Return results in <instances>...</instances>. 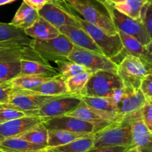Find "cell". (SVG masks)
<instances>
[{"label":"cell","mask_w":152,"mask_h":152,"mask_svg":"<svg viewBox=\"0 0 152 152\" xmlns=\"http://www.w3.org/2000/svg\"><path fill=\"white\" fill-rule=\"evenodd\" d=\"M34 61L49 64L28 45L14 40L0 43V82H9L19 75L21 61Z\"/></svg>","instance_id":"6da1fadb"},{"label":"cell","mask_w":152,"mask_h":152,"mask_svg":"<svg viewBox=\"0 0 152 152\" xmlns=\"http://www.w3.org/2000/svg\"><path fill=\"white\" fill-rule=\"evenodd\" d=\"M74 11L109 35L118 33L105 0H64Z\"/></svg>","instance_id":"7a4b0ae2"},{"label":"cell","mask_w":152,"mask_h":152,"mask_svg":"<svg viewBox=\"0 0 152 152\" xmlns=\"http://www.w3.org/2000/svg\"><path fill=\"white\" fill-rule=\"evenodd\" d=\"M139 113L114 121L102 129L94 133L92 148L133 146L131 134V121Z\"/></svg>","instance_id":"3957f363"},{"label":"cell","mask_w":152,"mask_h":152,"mask_svg":"<svg viewBox=\"0 0 152 152\" xmlns=\"http://www.w3.org/2000/svg\"><path fill=\"white\" fill-rule=\"evenodd\" d=\"M74 18L81 28L89 34L98 47L102 51V55L109 59H113L123 50V44L118 33L114 35H109L102 29L80 17L74 13Z\"/></svg>","instance_id":"277c9868"},{"label":"cell","mask_w":152,"mask_h":152,"mask_svg":"<svg viewBox=\"0 0 152 152\" xmlns=\"http://www.w3.org/2000/svg\"><path fill=\"white\" fill-rule=\"evenodd\" d=\"M30 46L46 61L68 60L74 45L63 34L49 40L32 39Z\"/></svg>","instance_id":"5b68a950"},{"label":"cell","mask_w":152,"mask_h":152,"mask_svg":"<svg viewBox=\"0 0 152 152\" xmlns=\"http://www.w3.org/2000/svg\"><path fill=\"white\" fill-rule=\"evenodd\" d=\"M122 87L123 82L117 73L99 70L92 73L86 83L83 96L111 98L115 89Z\"/></svg>","instance_id":"8992f818"},{"label":"cell","mask_w":152,"mask_h":152,"mask_svg":"<svg viewBox=\"0 0 152 152\" xmlns=\"http://www.w3.org/2000/svg\"><path fill=\"white\" fill-rule=\"evenodd\" d=\"M149 73H152L151 68L132 55H126L117 65V74L128 89H139L141 80Z\"/></svg>","instance_id":"52a82bcc"},{"label":"cell","mask_w":152,"mask_h":152,"mask_svg":"<svg viewBox=\"0 0 152 152\" xmlns=\"http://www.w3.org/2000/svg\"><path fill=\"white\" fill-rule=\"evenodd\" d=\"M106 4L117 31H121L124 34L134 37L146 47L152 46V37L144 28L141 20L132 19L119 11L111 4L107 2Z\"/></svg>","instance_id":"ba28073f"},{"label":"cell","mask_w":152,"mask_h":152,"mask_svg":"<svg viewBox=\"0 0 152 152\" xmlns=\"http://www.w3.org/2000/svg\"><path fill=\"white\" fill-rule=\"evenodd\" d=\"M68 60L84 66L91 72L104 70L117 73V65L105 55L74 46Z\"/></svg>","instance_id":"9c48e42d"},{"label":"cell","mask_w":152,"mask_h":152,"mask_svg":"<svg viewBox=\"0 0 152 152\" xmlns=\"http://www.w3.org/2000/svg\"><path fill=\"white\" fill-rule=\"evenodd\" d=\"M111 98L117 106L120 119L140 112L145 101V96L140 89H131L124 86L115 89Z\"/></svg>","instance_id":"30bf717a"},{"label":"cell","mask_w":152,"mask_h":152,"mask_svg":"<svg viewBox=\"0 0 152 152\" xmlns=\"http://www.w3.org/2000/svg\"><path fill=\"white\" fill-rule=\"evenodd\" d=\"M38 13L39 16L58 30L62 25H78L74 11L64 0H51L39 9Z\"/></svg>","instance_id":"8fae6325"},{"label":"cell","mask_w":152,"mask_h":152,"mask_svg":"<svg viewBox=\"0 0 152 152\" xmlns=\"http://www.w3.org/2000/svg\"><path fill=\"white\" fill-rule=\"evenodd\" d=\"M64 95H42L26 89H13L8 98L7 106L16 110L25 112V114L32 110H38L51 100Z\"/></svg>","instance_id":"7c38bea8"},{"label":"cell","mask_w":152,"mask_h":152,"mask_svg":"<svg viewBox=\"0 0 152 152\" xmlns=\"http://www.w3.org/2000/svg\"><path fill=\"white\" fill-rule=\"evenodd\" d=\"M82 97L68 95L51 100L38 110H32L27 116H39L46 120L50 118L65 116L75 110L82 102Z\"/></svg>","instance_id":"4fadbf2b"},{"label":"cell","mask_w":152,"mask_h":152,"mask_svg":"<svg viewBox=\"0 0 152 152\" xmlns=\"http://www.w3.org/2000/svg\"><path fill=\"white\" fill-rule=\"evenodd\" d=\"M48 130H63L70 132L91 134L95 132L92 125L77 118L69 116H61L48 119L43 122Z\"/></svg>","instance_id":"5bb4252c"},{"label":"cell","mask_w":152,"mask_h":152,"mask_svg":"<svg viewBox=\"0 0 152 152\" xmlns=\"http://www.w3.org/2000/svg\"><path fill=\"white\" fill-rule=\"evenodd\" d=\"M44 122L39 116H26L0 124V142L9 138L19 137L24 133L29 131L35 125Z\"/></svg>","instance_id":"9a60e30c"},{"label":"cell","mask_w":152,"mask_h":152,"mask_svg":"<svg viewBox=\"0 0 152 152\" xmlns=\"http://www.w3.org/2000/svg\"><path fill=\"white\" fill-rule=\"evenodd\" d=\"M118 34L123 44V50L119 54V58L123 60L126 55H132L140 59L145 65L151 68V46H145L136 38L118 31Z\"/></svg>","instance_id":"2e32d148"},{"label":"cell","mask_w":152,"mask_h":152,"mask_svg":"<svg viewBox=\"0 0 152 152\" xmlns=\"http://www.w3.org/2000/svg\"><path fill=\"white\" fill-rule=\"evenodd\" d=\"M132 142L142 152H152V131L145 125L139 114L131 121Z\"/></svg>","instance_id":"e0dca14e"},{"label":"cell","mask_w":152,"mask_h":152,"mask_svg":"<svg viewBox=\"0 0 152 152\" xmlns=\"http://www.w3.org/2000/svg\"><path fill=\"white\" fill-rule=\"evenodd\" d=\"M59 31L65 36L74 46L102 55V51L93 39L79 25H62L59 28Z\"/></svg>","instance_id":"ac0fdd59"},{"label":"cell","mask_w":152,"mask_h":152,"mask_svg":"<svg viewBox=\"0 0 152 152\" xmlns=\"http://www.w3.org/2000/svg\"><path fill=\"white\" fill-rule=\"evenodd\" d=\"M65 116L77 118V119H80L84 122L91 124L94 128L95 132L102 129L112 122H114V121L110 119L109 118L101 114L94 109L89 107L83 101L75 110H74L71 113H67Z\"/></svg>","instance_id":"d6986e66"},{"label":"cell","mask_w":152,"mask_h":152,"mask_svg":"<svg viewBox=\"0 0 152 152\" xmlns=\"http://www.w3.org/2000/svg\"><path fill=\"white\" fill-rule=\"evenodd\" d=\"M27 36L36 40H49L60 34L59 30L41 16L34 22L31 26L24 30Z\"/></svg>","instance_id":"ffe728a7"},{"label":"cell","mask_w":152,"mask_h":152,"mask_svg":"<svg viewBox=\"0 0 152 152\" xmlns=\"http://www.w3.org/2000/svg\"><path fill=\"white\" fill-rule=\"evenodd\" d=\"M82 100L89 107L96 110L103 116L109 118L112 121L120 119L117 115V106L111 98L82 96Z\"/></svg>","instance_id":"44dd1931"},{"label":"cell","mask_w":152,"mask_h":152,"mask_svg":"<svg viewBox=\"0 0 152 152\" xmlns=\"http://www.w3.org/2000/svg\"><path fill=\"white\" fill-rule=\"evenodd\" d=\"M27 75L42 76L46 77H53L59 75L57 69L54 68L50 64H44L34 61L22 60L19 75Z\"/></svg>","instance_id":"7402d4cb"},{"label":"cell","mask_w":152,"mask_h":152,"mask_svg":"<svg viewBox=\"0 0 152 152\" xmlns=\"http://www.w3.org/2000/svg\"><path fill=\"white\" fill-rule=\"evenodd\" d=\"M29 91L35 92L37 94H39V95H50V96L71 95L67 89L65 80L62 79L60 75L51 77L46 81L43 82L39 86Z\"/></svg>","instance_id":"603a6c76"},{"label":"cell","mask_w":152,"mask_h":152,"mask_svg":"<svg viewBox=\"0 0 152 152\" xmlns=\"http://www.w3.org/2000/svg\"><path fill=\"white\" fill-rule=\"evenodd\" d=\"M46 148L19 137H13L0 142V151L5 152H39Z\"/></svg>","instance_id":"cb8c5ba5"},{"label":"cell","mask_w":152,"mask_h":152,"mask_svg":"<svg viewBox=\"0 0 152 152\" xmlns=\"http://www.w3.org/2000/svg\"><path fill=\"white\" fill-rule=\"evenodd\" d=\"M39 16L38 10L31 7L26 3L22 1V4L15 13L13 19L10 22V25L25 30L29 28Z\"/></svg>","instance_id":"d4e9b609"},{"label":"cell","mask_w":152,"mask_h":152,"mask_svg":"<svg viewBox=\"0 0 152 152\" xmlns=\"http://www.w3.org/2000/svg\"><path fill=\"white\" fill-rule=\"evenodd\" d=\"M32 39L27 36L23 30L18 28L10 23L0 22V43L8 40H14L22 44L28 45Z\"/></svg>","instance_id":"484cf974"},{"label":"cell","mask_w":152,"mask_h":152,"mask_svg":"<svg viewBox=\"0 0 152 152\" xmlns=\"http://www.w3.org/2000/svg\"><path fill=\"white\" fill-rule=\"evenodd\" d=\"M93 142V134H91L77 139L64 145L47 148L56 152H87L92 148Z\"/></svg>","instance_id":"4316f807"},{"label":"cell","mask_w":152,"mask_h":152,"mask_svg":"<svg viewBox=\"0 0 152 152\" xmlns=\"http://www.w3.org/2000/svg\"><path fill=\"white\" fill-rule=\"evenodd\" d=\"M88 134H77L63 130H49L47 148L64 145Z\"/></svg>","instance_id":"83f0119b"},{"label":"cell","mask_w":152,"mask_h":152,"mask_svg":"<svg viewBox=\"0 0 152 152\" xmlns=\"http://www.w3.org/2000/svg\"><path fill=\"white\" fill-rule=\"evenodd\" d=\"M92 73L93 72L89 70H86L66 79L65 83L69 94L77 96H83L86 83L88 81Z\"/></svg>","instance_id":"f1b7e54d"},{"label":"cell","mask_w":152,"mask_h":152,"mask_svg":"<svg viewBox=\"0 0 152 152\" xmlns=\"http://www.w3.org/2000/svg\"><path fill=\"white\" fill-rule=\"evenodd\" d=\"M50 78H51V77L31 75H19L10 81H9V83L13 89L31 90V89H33L34 88L39 86L43 82L46 81Z\"/></svg>","instance_id":"f546056e"},{"label":"cell","mask_w":152,"mask_h":152,"mask_svg":"<svg viewBox=\"0 0 152 152\" xmlns=\"http://www.w3.org/2000/svg\"><path fill=\"white\" fill-rule=\"evenodd\" d=\"M19 137L28 142L34 143V144L41 145L47 147L48 130L47 129V128L42 122L33 127L29 131L24 133Z\"/></svg>","instance_id":"4dcf8cb0"},{"label":"cell","mask_w":152,"mask_h":152,"mask_svg":"<svg viewBox=\"0 0 152 152\" xmlns=\"http://www.w3.org/2000/svg\"><path fill=\"white\" fill-rule=\"evenodd\" d=\"M152 0H125L120 4L114 5L117 10L132 19L140 20L142 7L148 1Z\"/></svg>","instance_id":"1f68e13d"},{"label":"cell","mask_w":152,"mask_h":152,"mask_svg":"<svg viewBox=\"0 0 152 152\" xmlns=\"http://www.w3.org/2000/svg\"><path fill=\"white\" fill-rule=\"evenodd\" d=\"M55 63L57 64V69L59 75L65 80L69 78L70 77H72L75 75L78 74V73L88 70L83 66L69 61V60L57 61Z\"/></svg>","instance_id":"d6a6232c"},{"label":"cell","mask_w":152,"mask_h":152,"mask_svg":"<svg viewBox=\"0 0 152 152\" xmlns=\"http://www.w3.org/2000/svg\"><path fill=\"white\" fill-rule=\"evenodd\" d=\"M26 116L27 115L25 114V112L12 108L7 106L6 103L5 104L0 103V124Z\"/></svg>","instance_id":"836d02e7"},{"label":"cell","mask_w":152,"mask_h":152,"mask_svg":"<svg viewBox=\"0 0 152 152\" xmlns=\"http://www.w3.org/2000/svg\"><path fill=\"white\" fill-rule=\"evenodd\" d=\"M140 20L147 32L152 37V1H148L142 7Z\"/></svg>","instance_id":"e575fe53"},{"label":"cell","mask_w":152,"mask_h":152,"mask_svg":"<svg viewBox=\"0 0 152 152\" xmlns=\"http://www.w3.org/2000/svg\"><path fill=\"white\" fill-rule=\"evenodd\" d=\"M140 115L144 123L152 131V98L145 99L140 110Z\"/></svg>","instance_id":"d590c367"},{"label":"cell","mask_w":152,"mask_h":152,"mask_svg":"<svg viewBox=\"0 0 152 152\" xmlns=\"http://www.w3.org/2000/svg\"><path fill=\"white\" fill-rule=\"evenodd\" d=\"M145 99L152 98V73H149L142 78L139 87Z\"/></svg>","instance_id":"8d00e7d4"},{"label":"cell","mask_w":152,"mask_h":152,"mask_svg":"<svg viewBox=\"0 0 152 152\" xmlns=\"http://www.w3.org/2000/svg\"><path fill=\"white\" fill-rule=\"evenodd\" d=\"M133 146H107V147L92 148L87 152H125Z\"/></svg>","instance_id":"74e56055"},{"label":"cell","mask_w":152,"mask_h":152,"mask_svg":"<svg viewBox=\"0 0 152 152\" xmlns=\"http://www.w3.org/2000/svg\"><path fill=\"white\" fill-rule=\"evenodd\" d=\"M13 91V88L10 86L9 82L0 86V103L5 104L7 103L10 94Z\"/></svg>","instance_id":"f35d334b"},{"label":"cell","mask_w":152,"mask_h":152,"mask_svg":"<svg viewBox=\"0 0 152 152\" xmlns=\"http://www.w3.org/2000/svg\"><path fill=\"white\" fill-rule=\"evenodd\" d=\"M22 1L26 3L27 4H28L29 6H31V7L35 9V10H39L45 4L48 3L51 0H22Z\"/></svg>","instance_id":"ab89813d"},{"label":"cell","mask_w":152,"mask_h":152,"mask_svg":"<svg viewBox=\"0 0 152 152\" xmlns=\"http://www.w3.org/2000/svg\"><path fill=\"white\" fill-rule=\"evenodd\" d=\"M107 3L111 4V5H116V4H120V3L123 2L125 0H105Z\"/></svg>","instance_id":"60d3db41"},{"label":"cell","mask_w":152,"mask_h":152,"mask_svg":"<svg viewBox=\"0 0 152 152\" xmlns=\"http://www.w3.org/2000/svg\"><path fill=\"white\" fill-rule=\"evenodd\" d=\"M16 1V0H0V6L10 4V3L13 2V1Z\"/></svg>","instance_id":"b9f144b4"},{"label":"cell","mask_w":152,"mask_h":152,"mask_svg":"<svg viewBox=\"0 0 152 152\" xmlns=\"http://www.w3.org/2000/svg\"><path fill=\"white\" fill-rule=\"evenodd\" d=\"M125 152H142V151H140L139 149H137V148L134 147V146H133V147L130 148L128 149V150L126 151H125Z\"/></svg>","instance_id":"7bdbcfd3"},{"label":"cell","mask_w":152,"mask_h":152,"mask_svg":"<svg viewBox=\"0 0 152 152\" xmlns=\"http://www.w3.org/2000/svg\"><path fill=\"white\" fill-rule=\"evenodd\" d=\"M39 152H56V151H51V150H50V149H48V148H46L42 149V150L39 151Z\"/></svg>","instance_id":"ee69618b"},{"label":"cell","mask_w":152,"mask_h":152,"mask_svg":"<svg viewBox=\"0 0 152 152\" xmlns=\"http://www.w3.org/2000/svg\"><path fill=\"white\" fill-rule=\"evenodd\" d=\"M7 83V82H0V86H1V85L4 84V83Z\"/></svg>","instance_id":"f6af8a7d"},{"label":"cell","mask_w":152,"mask_h":152,"mask_svg":"<svg viewBox=\"0 0 152 152\" xmlns=\"http://www.w3.org/2000/svg\"><path fill=\"white\" fill-rule=\"evenodd\" d=\"M0 152H5V151H0Z\"/></svg>","instance_id":"bcb514c9"}]
</instances>
